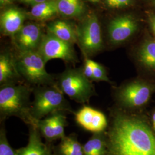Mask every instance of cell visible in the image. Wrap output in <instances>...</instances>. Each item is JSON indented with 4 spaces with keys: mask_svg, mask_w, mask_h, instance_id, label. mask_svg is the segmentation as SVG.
Returning <instances> with one entry per match:
<instances>
[{
    "mask_svg": "<svg viewBox=\"0 0 155 155\" xmlns=\"http://www.w3.org/2000/svg\"><path fill=\"white\" fill-rule=\"evenodd\" d=\"M106 135L107 155H155V131L145 114L113 110Z\"/></svg>",
    "mask_w": 155,
    "mask_h": 155,
    "instance_id": "obj_1",
    "label": "cell"
},
{
    "mask_svg": "<svg viewBox=\"0 0 155 155\" xmlns=\"http://www.w3.org/2000/svg\"><path fill=\"white\" fill-rule=\"evenodd\" d=\"M31 90L24 85L13 83L2 84L0 89L1 121L12 116L21 119L28 126L36 127L31 114Z\"/></svg>",
    "mask_w": 155,
    "mask_h": 155,
    "instance_id": "obj_2",
    "label": "cell"
},
{
    "mask_svg": "<svg viewBox=\"0 0 155 155\" xmlns=\"http://www.w3.org/2000/svg\"><path fill=\"white\" fill-rule=\"evenodd\" d=\"M58 112L72 113V107L57 85L37 87L31 106V114L36 121Z\"/></svg>",
    "mask_w": 155,
    "mask_h": 155,
    "instance_id": "obj_3",
    "label": "cell"
},
{
    "mask_svg": "<svg viewBox=\"0 0 155 155\" xmlns=\"http://www.w3.org/2000/svg\"><path fill=\"white\" fill-rule=\"evenodd\" d=\"M15 63L18 72L28 83L38 86L54 84L53 78L45 70L46 63L37 50L20 52Z\"/></svg>",
    "mask_w": 155,
    "mask_h": 155,
    "instance_id": "obj_4",
    "label": "cell"
},
{
    "mask_svg": "<svg viewBox=\"0 0 155 155\" xmlns=\"http://www.w3.org/2000/svg\"><path fill=\"white\" fill-rule=\"evenodd\" d=\"M155 91V84L137 79L122 86L117 91L116 97L118 104L127 110L142 108L150 101Z\"/></svg>",
    "mask_w": 155,
    "mask_h": 155,
    "instance_id": "obj_5",
    "label": "cell"
},
{
    "mask_svg": "<svg viewBox=\"0 0 155 155\" xmlns=\"http://www.w3.org/2000/svg\"><path fill=\"white\" fill-rule=\"evenodd\" d=\"M57 86L63 94L81 104L87 102L95 94L93 84L81 70H69L63 72Z\"/></svg>",
    "mask_w": 155,
    "mask_h": 155,
    "instance_id": "obj_6",
    "label": "cell"
},
{
    "mask_svg": "<svg viewBox=\"0 0 155 155\" xmlns=\"http://www.w3.org/2000/svg\"><path fill=\"white\" fill-rule=\"evenodd\" d=\"M76 30L77 42L85 55H92L102 49L101 29L95 13L89 14Z\"/></svg>",
    "mask_w": 155,
    "mask_h": 155,
    "instance_id": "obj_7",
    "label": "cell"
},
{
    "mask_svg": "<svg viewBox=\"0 0 155 155\" xmlns=\"http://www.w3.org/2000/svg\"><path fill=\"white\" fill-rule=\"evenodd\" d=\"M37 51L45 63L55 59L70 62L77 61V56L72 44L64 41L50 33L43 35Z\"/></svg>",
    "mask_w": 155,
    "mask_h": 155,
    "instance_id": "obj_8",
    "label": "cell"
},
{
    "mask_svg": "<svg viewBox=\"0 0 155 155\" xmlns=\"http://www.w3.org/2000/svg\"><path fill=\"white\" fill-rule=\"evenodd\" d=\"M138 28V21L131 15L116 17L109 24V38L113 44H121L130 38L137 31Z\"/></svg>",
    "mask_w": 155,
    "mask_h": 155,
    "instance_id": "obj_9",
    "label": "cell"
},
{
    "mask_svg": "<svg viewBox=\"0 0 155 155\" xmlns=\"http://www.w3.org/2000/svg\"><path fill=\"white\" fill-rule=\"evenodd\" d=\"M67 125L66 113L58 112L38 120L36 127L45 142L51 143L66 136L65 127Z\"/></svg>",
    "mask_w": 155,
    "mask_h": 155,
    "instance_id": "obj_10",
    "label": "cell"
},
{
    "mask_svg": "<svg viewBox=\"0 0 155 155\" xmlns=\"http://www.w3.org/2000/svg\"><path fill=\"white\" fill-rule=\"evenodd\" d=\"M75 119L81 127L93 133L105 132L109 125L103 113L87 106L75 113Z\"/></svg>",
    "mask_w": 155,
    "mask_h": 155,
    "instance_id": "obj_11",
    "label": "cell"
},
{
    "mask_svg": "<svg viewBox=\"0 0 155 155\" xmlns=\"http://www.w3.org/2000/svg\"><path fill=\"white\" fill-rule=\"evenodd\" d=\"M44 35L38 24L24 25L13 37L15 43L20 52L36 51Z\"/></svg>",
    "mask_w": 155,
    "mask_h": 155,
    "instance_id": "obj_12",
    "label": "cell"
},
{
    "mask_svg": "<svg viewBox=\"0 0 155 155\" xmlns=\"http://www.w3.org/2000/svg\"><path fill=\"white\" fill-rule=\"evenodd\" d=\"M28 144L16 150L17 155H55L50 143L43 142L42 136L36 127L29 126Z\"/></svg>",
    "mask_w": 155,
    "mask_h": 155,
    "instance_id": "obj_13",
    "label": "cell"
},
{
    "mask_svg": "<svg viewBox=\"0 0 155 155\" xmlns=\"http://www.w3.org/2000/svg\"><path fill=\"white\" fill-rule=\"evenodd\" d=\"M25 15L15 8L6 9L1 15V29L3 33L14 37L24 25Z\"/></svg>",
    "mask_w": 155,
    "mask_h": 155,
    "instance_id": "obj_14",
    "label": "cell"
},
{
    "mask_svg": "<svg viewBox=\"0 0 155 155\" xmlns=\"http://www.w3.org/2000/svg\"><path fill=\"white\" fill-rule=\"evenodd\" d=\"M48 33L58 39L73 45L77 42V30L66 21L57 20L51 22L47 26Z\"/></svg>",
    "mask_w": 155,
    "mask_h": 155,
    "instance_id": "obj_15",
    "label": "cell"
},
{
    "mask_svg": "<svg viewBox=\"0 0 155 155\" xmlns=\"http://www.w3.org/2000/svg\"><path fill=\"white\" fill-rule=\"evenodd\" d=\"M55 155H84L83 147L75 134L66 136L61 142L54 147Z\"/></svg>",
    "mask_w": 155,
    "mask_h": 155,
    "instance_id": "obj_16",
    "label": "cell"
},
{
    "mask_svg": "<svg viewBox=\"0 0 155 155\" xmlns=\"http://www.w3.org/2000/svg\"><path fill=\"white\" fill-rule=\"evenodd\" d=\"M137 57L143 66L155 71V39L145 40L139 47Z\"/></svg>",
    "mask_w": 155,
    "mask_h": 155,
    "instance_id": "obj_17",
    "label": "cell"
},
{
    "mask_svg": "<svg viewBox=\"0 0 155 155\" xmlns=\"http://www.w3.org/2000/svg\"><path fill=\"white\" fill-rule=\"evenodd\" d=\"M83 147L84 155H107V147L106 131L93 133V135Z\"/></svg>",
    "mask_w": 155,
    "mask_h": 155,
    "instance_id": "obj_18",
    "label": "cell"
},
{
    "mask_svg": "<svg viewBox=\"0 0 155 155\" xmlns=\"http://www.w3.org/2000/svg\"><path fill=\"white\" fill-rule=\"evenodd\" d=\"M16 63L11 56L5 53L0 56V83L1 85L12 83V81L20 76Z\"/></svg>",
    "mask_w": 155,
    "mask_h": 155,
    "instance_id": "obj_19",
    "label": "cell"
},
{
    "mask_svg": "<svg viewBox=\"0 0 155 155\" xmlns=\"http://www.w3.org/2000/svg\"><path fill=\"white\" fill-rule=\"evenodd\" d=\"M59 13L56 0H46L32 8L31 15L38 20L50 19Z\"/></svg>",
    "mask_w": 155,
    "mask_h": 155,
    "instance_id": "obj_20",
    "label": "cell"
},
{
    "mask_svg": "<svg viewBox=\"0 0 155 155\" xmlns=\"http://www.w3.org/2000/svg\"><path fill=\"white\" fill-rule=\"evenodd\" d=\"M59 13L69 18L81 16L84 12L82 0H56Z\"/></svg>",
    "mask_w": 155,
    "mask_h": 155,
    "instance_id": "obj_21",
    "label": "cell"
},
{
    "mask_svg": "<svg viewBox=\"0 0 155 155\" xmlns=\"http://www.w3.org/2000/svg\"><path fill=\"white\" fill-rule=\"evenodd\" d=\"M0 155H17L16 150H13L9 143L4 125L0 129Z\"/></svg>",
    "mask_w": 155,
    "mask_h": 155,
    "instance_id": "obj_22",
    "label": "cell"
},
{
    "mask_svg": "<svg viewBox=\"0 0 155 155\" xmlns=\"http://www.w3.org/2000/svg\"><path fill=\"white\" fill-rule=\"evenodd\" d=\"M97 81H104L109 82L110 80L107 76L104 67L102 66L99 63L94 61L93 62V79Z\"/></svg>",
    "mask_w": 155,
    "mask_h": 155,
    "instance_id": "obj_23",
    "label": "cell"
},
{
    "mask_svg": "<svg viewBox=\"0 0 155 155\" xmlns=\"http://www.w3.org/2000/svg\"><path fill=\"white\" fill-rule=\"evenodd\" d=\"M132 0H106L107 5L111 8H121L129 5Z\"/></svg>",
    "mask_w": 155,
    "mask_h": 155,
    "instance_id": "obj_24",
    "label": "cell"
},
{
    "mask_svg": "<svg viewBox=\"0 0 155 155\" xmlns=\"http://www.w3.org/2000/svg\"><path fill=\"white\" fill-rule=\"evenodd\" d=\"M93 62L94 61L86 58L83 72L84 75L89 79H93Z\"/></svg>",
    "mask_w": 155,
    "mask_h": 155,
    "instance_id": "obj_25",
    "label": "cell"
},
{
    "mask_svg": "<svg viewBox=\"0 0 155 155\" xmlns=\"http://www.w3.org/2000/svg\"><path fill=\"white\" fill-rule=\"evenodd\" d=\"M20 1H21L22 2H24L25 4H28L29 5H35L36 4H38L39 3L43 2L46 0H20Z\"/></svg>",
    "mask_w": 155,
    "mask_h": 155,
    "instance_id": "obj_26",
    "label": "cell"
},
{
    "mask_svg": "<svg viewBox=\"0 0 155 155\" xmlns=\"http://www.w3.org/2000/svg\"><path fill=\"white\" fill-rule=\"evenodd\" d=\"M150 25L152 32L155 36V15H152L150 17Z\"/></svg>",
    "mask_w": 155,
    "mask_h": 155,
    "instance_id": "obj_27",
    "label": "cell"
},
{
    "mask_svg": "<svg viewBox=\"0 0 155 155\" xmlns=\"http://www.w3.org/2000/svg\"><path fill=\"white\" fill-rule=\"evenodd\" d=\"M14 0H0V4L1 6L8 5L12 4Z\"/></svg>",
    "mask_w": 155,
    "mask_h": 155,
    "instance_id": "obj_28",
    "label": "cell"
},
{
    "mask_svg": "<svg viewBox=\"0 0 155 155\" xmlns=\"http://www.w3.org/2000/svg\"><path fill=\"white\" fill-rule=\"evenodd\" d=\"M150 122L152 124V127H153L154 130L155 131V110L152 112Z\"/></svg>",
    "mask_w": 155,
    "mask_h": 155,
    "instance_id": "obj_29",
    "label": "cell"
},
{
    "mask_svg": "<svg viewBox=\"0 0 155 155\" xmlns=\"http://www.w3.org/2000/svg\"><path fill=\"white\" fill-rule=\"evenodd\" d=\"M89 1L92 2H97L98 1H99L100 0H89Z\"/></svg>",
    "mask_w": 155,
    "mask_h": 155,
    "instance_id": "obj_30",
    "label": "cell"
},
{
    "mask_svg": "<svg viewBox=\"0 0 155 155\" xmlns=\"http://www.w3.org/2000/svg\"><path fill=\"white\" fill-rule=\"evenodd\" d=\"M154 4H155V1H154Z\"/></svg>",
    "mask_w": 155,
    "mask_h": 155,
    "instance_id": "obj_31",
    "label": "cell"
}]
</instances>
